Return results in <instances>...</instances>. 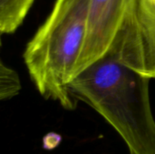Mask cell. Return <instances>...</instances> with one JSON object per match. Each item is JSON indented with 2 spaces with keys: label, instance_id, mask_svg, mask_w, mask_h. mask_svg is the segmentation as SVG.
Segmentation results:
<instances>
[{
  "label": "cell",
  "instance_id": "obj_1",
  "mask_svg": "<svg viewBox=\"0 0 155 154\" xmlns=\"http://www.w3.org/2000/svg\"><path fill=\"white\" fill-rule=\"evenodd\" d=\"M149 82L110 47L73 78L69 89L76 101L90 105L115 129L130 154H155Z\"/></svg>",
  "mask_w": 155,
  "mask_h": 154
},
{
  "label": "cell",
  "instance_id": "obj_2",
  "mask_svg": "<svg viewBox=\"0 0 155 154\" xmlns=\"http://www.w3.org/2000/svg\"><path fill=\"white\" fill-rule=\"evenodd\" d=\"M89 1L56 0L23 54L39 93L68 111L74 110L77 104L69 84L74 77L84 43Z\"/></svg>",
  "mask_w": 155,
  "mask_h": 154
},
{
  "label": "cell",
  "instance_id": "obj_3",
  "mask_svg": "<svg viewBox=\"0 0 155 154\" xmlns=\"http://www.w3.org/2000/svg\"><path fill=\"white\" fill-rule=\"evenodd\" d=\"M111 47L122 63L155 79V0H131Z\"/></svg>",
  "mask_w": 155,
  "mask_h": 154
},
{
  "label": "cell",
  "instance_id": "obj_4",
  "mask_svg": "<svg viewBox=\"0 0 155 154\" xmlns=\"http://www.w3.org/2000/svg\"><path fill=\"white\" fill-rule=\"evenodd\" d=\"M131 0H90L86 33L74 76L110 49Z\"/></svg>",
  "mask_w": 155,
  "mask_h": 154
},
{
  "label": "cell",
  "instance_id": "obj_5",
  "mask_svg": "<svg viewBox=\"0 0 155 154\" xmlns=\"http://www.w3.org/2000/svg\"><path fill=\"white\" fill-rule=\"evenodd\" d=\"M35 0H0V34H12L22 25Z\"/></svg>",
  "mask_w": 155,
  "mask_h": 154
},
{
  "label": "cell",
  "instance_id": "obj_6",
  "mask_svg": "<svg viewBox=\"0 0 155 154\" xmlns=\"http://www.w3.org/2000/svg\"><path fill=\"white\" fill-rule=\"evenodd\" d=\"M2 48V34H0V102L15 97L22 90L20 76L14 68L5 63Z\"/></svg>",
  "mask_w": 155,
  "mask_h": 154
}]
</instances>
